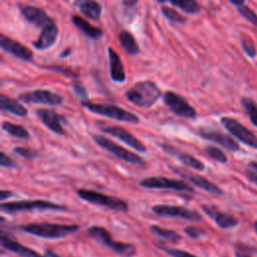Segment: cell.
Wrapping results in <instances>:
<instances>
[{
	"label": "cell",
	"mask_w": 257,
	"mask_h": 257,
	"mask_svg": "<svg viewBox=\"0 0 257 257\" xmlns=\"http://www.w3.org/2000/svg\"><path fill=\"white\" fill-rule=\"evenodd\" d=\"M162 96L159 86L152 80H142L135 83L124 92L127 101L139 107H151Z\"/></svg>",
	"instance_id": "obj_1"
},
{
	"label": "cell",
	"mask_w": 257,
	"mask_h": 257,
	"mask_svg": "<svg viewBox=\"0 0 257 257\" xmlns=\"http://www.w3.org/2000/svg\"><path fill=\"white\" fill-rule=\"evenodd\" d=\"M18 229L22 232L46 239L64 238L78 231L79 227L75 224H53V223H30L21 225Z\"/></svg>",
	"instance_id": "obj_2"
},
{
	"label": "cell",
	"mask_w": 257,
	"mask_h": 257,
	"mask_svg": "<svg viewBox=\"0 0 257 257\" xmlns=\"http://www.w3.org/2000/svg\"><path fill=\"white\" fill-rule=\"evenodd\" d=\"M88 235L95 241L101 243L115 254L122 257H134L137 253V249L133 244L115 241L111 238L109 232L100 226H91L87 230Z\"/></svg>",
	"instance_id": "obj_3"
},
{
	"label": "cell",
	"mask_w": 257,
	"mask_h": 257,
	"mask_svg": "<svg viewBox=\"0 0 257 257\" xmlns=\"http://www.w3.org/2000/svg\"><path fill=\"white\" fill-rule=\"evenodd\" d=\"M80 103L83 107H85L89 111L109 117V118H113L120 121L132 122V123H138L140 121V118L137 114L114 104L94 103L90 101H81Z\"/></svg>",
	"instance_id": "obj_4"
},
{
	"label": "cell",
	"mask_w": 257,
	"mask_h": 257,
	"mask_svg": "<svg viewBox=\"0 0 257 257\" xmlns=\"http://www.w3.org/2000/svg\"><path fill=\"white\" fill-rule=\"evenodd\" d=\"M76 195L81 198L82 200L98 205V206H103L106 207L110 210L114 211H120V212H126L128 210V204L123 201L122 199L108 196L93 190H88V189H78L76 190Z\"/></svg>",
	"instance_id": "obj_5"
},
{
	"label": "cell",
	"mask_w": 257,
	"mask_h": 257,
	"mask_svg": "<svg viewBox=\"0 0 257 257\" xmlns=\"http://www.w3.org/2000/svg\"><path fill=\"white\" fill-rule=\"evenodd\" d=\"M0 209L1 211L6 213H16V212L32 211V210L64 211L66 210V207L63 205L55 204L45 200H23V201L2 203L0 205Z\"/></svg>",
	"instance_id": "obj_6"
},
{
	"label": "cell",
	"mask_w": 257,
	"mask_h": 257,
	"mask_svg": "<svg viewBox=\"0 0 257 257\" xmlns=\"http://www.w3.org/2000/svg\"><path fill=\"white\" fill-rule=\"evenodd\" d=\"M92 140L98 147H100L101 149L107 151L114 157H116L128 164H132L135 166H144L145 165V161L142 157L124 149L121 146H118L117 144H115L114 142L110 141L109 139H107L103 136L93 135Z\"/></svg>",
	"instance_id": "obj_7"
},
{
	"label": "cell",
	"mask_w": 257,
	"mask_h": 257,
	"mask_svg": "<svg viewBox=\"0 0 257 257\" xmlns=\"http://www.w3.org/2000/svg\"><path fill=\"white\" fill-rule=\"evenodd\" d=\"M139 185L146 189H165L185 193H194L195 190L187 182L178 179H169L163 176L148 177L140 181Z\"/></svg>",
	"instance_id": "obj_8"
},
{
	"label": "cell",
	"mask_w": 257,
	"mask_h": 257,
	"mask_svg": "<svg viewBox=\"0 0 257 257\" xmlns=\"http://www.w3.org/2000/svg\"><path fill=\"white\" fill-rule=\"evenodd\" d=\"M152 211L157 216L163 217V218H179V219H184L189 221L202 220V216L197 211L191 210L183 206L159 204V205L153 206Z\"/></svg>",
	"instance_id": "obj_9"
},
{
	"label": "cell",
	"mask_w": 257,
	"mask_h": 257,
	"mask_svg": "<svg viewBox=\"0 0 257 257\" xmlns=\"http://www.w3.org/2000/svg\"><path fill=\"white\" fill-rule=\"evenodd\" d=\"M165 104L180 117L184 118H195L197 115L196 109L180 94L168 90L163 95Z\"/></svg>",
	"instance_id": "obj_10"
},
{
	"label": "cell",
	"mask_w": 257,
	"mask_h": 257,
	"mask_svg": "<svg viewBox=\"0 0 257 257\" xmlns=\"http://www.w3.org/2000/svg\"><path fill=\"white\" fill-rule=\"evenodd\" d=\"M220 122L237 140L247 145L248 147L257 150V137L238 120L232 117L223 116L221 117Z\"/></svg>",
	"instance_id": "obj_11"
},
{
	"label": "cell",
	"mask_w": 257,
	"mask_h": 257,
	"mask_svg": "<svg viewBox=\"0 0 257 257\" xmlns=\"http://www.w3.org/2000/svg\"><path fill=\"white\" fill-rule=\"evenodd\" d=\"M18 99L26 103H42L48 105H59L63 102V97L48 89H34L18 94Z\"/></svg>",
	"instance_id": "obj_12"
},
{
	"label": "cell",
	"mask_w": 257,
	"mask_h": 257,
	"mask_svg": "<svg viewBox=\"0 0 257 257\" xmlns=\"http://www.w3.org/2000/svg\"><path fill=\"white\" fill-rule=\"evenodd\" d=\"M99 130L105 134L115 137L116 139L120 140L121 142L128 145L130 147H132L133 149H135L136 151H138L140 153H145L147 151V147L139 139H137L134 135H132L128 131H126L125 128H123L121 126L100 123Z\"/></svg>",
	"instance_id": "obj_13"
},
{
	"label": "cell",
	"mask_w": 257,
	"mask_h": 257,
	"mask_svg": "<svg viewBox=\"0 0 257 257\" xmlns=\"http://www.w3.org/2000/svg\"><path fill=\"white\" fill-rule=\"evenodd\" d=\"M18 8L26 21L38 28H44L46 25L53 22V19L41 7L19 3Z\"/></svg>",
	"instance_id": "obj_14"
},
{
	"label": "cell",
	"mask_w": 257,
	"mask_h": 257,
	"mask_svg": "<svg viewBox=\"0 0 257 257\" xmlns=\"http://www.w3.org/2000/svg\"><path fill=\"white\" fill-rule=\"evenodd\" d=\"M172 171L181 177H184L186 180H188L190 183L195 185L198 188H201L205 190L206 192L213 194V195H222L223 191L214 183L210 182L209 180L205 179L204 177L194 174L192 172H189L186 169H181V168H176V167H171Z\"/></svg>",
	"instance_id": "obj_15"
},
{
	"label": "cell",
	"mask_w": 257,
	"mask_h": 257,
	"mask_svg": "<svg viewBox=\"0 0 257 257\" xmlns=\"http://www.w3.org/2000/svg\"><path fill=\"white\" fill-rule=\"evenodd\" d=\"M0 46L4 51L12 54L13 56L21 60L32 61L33 59V52L27 46L3 34H1L0 36Z\"/></svg>",
	"instance_id": "obj_16"
},
{
	"label": "cell",
	"mask_w": 257,
	"mask_h": 257,
	"mask_svg": "<svg viewBox=\"0 0 257 257\" xmlns=\"http://www.w3.org/2000/svg\"><path fill=\"white\" fill-rule=\"evenodd\" d=\"M198 135L202 139L216 143L231 152H237L240 149L239 145L231 137H229L228 135H226L220 131L200 127L198 130Z\"/></svg>",
	"instance_id": "obj_17"
},
{
	"label": "cell",
	"mask_w": 257,
	"mask_h": 257,
	"mask_svg": "<svg viewBox=\"0 0 257 257\" xmlns=\"http://www.w3.org/2000/svg\"><path fill=\"white\" fill-rule=\"evenodd\" d=\"M36 115L41 120V122L51 132L60 136L64 135V128L61 124L64 120L62 115L48 108H38L36 110Z\"/></svg>",
	"instance_id": "obj_18"
},
{
	"label": "cell",
	"mask_w": 257,
	"mask_h": 257,
	"mask_svg": "<svg viewBox=\"0 0 257 257\" xmlns=\"http://www.w3.org/2000/svg\"><path fill=\"white\" fill-rule=\"evenodd\" d=\"M202 210L204 211V213H206L209 217H211L215 221L218 227L222 229H232L236 227L239 223L238 219L235 218L233 215L219 211L214 206L203 205Z\"/></svg>",
	"instance_id": "obj_19"
},
{
	"label": "cell",
	"mask_w": 257,
	"mask_h": 257,
	"mask_svg": "<svg viewBox=\"0 0 257 257\" xmlns=\"http://www.w3.org/2000/svg\"><path fill=\"white\" fill-rule=\"evenodd\" d=\"M0 242H1L2 248L6 249L8 251H11L15 254H18L21 257H45V256L38 254L36 251L22 245L18 241L12 239L9 235L5 234L3 231L1 232Z\"/></svg>",
	"instance_id": "obj_20"
},
{
	"label": "cell",
	"mask_w": 257,
	"mask_h": 257,
	"mask_svg": "<svg viewBox=\"0 0 257 257\" xmlns=\"http://www.w3.org/2000/svg\"><path fill=\"white\" fill-rule=\"evenodd\" d=\"M58 36V27L53 22L42 28L38 38L32 42V45L39 50H44L51 47Z\"/></svg>",
	"instance_id": "obj_21"
},
{
	"label": "cell",
	"mask_w": 257,
	"mask_h": 257,
	"mask_svg": "<svg viewBox=\"0 0 257 257\" xmlns=\"http://www.w3.org/2000/svg\"><path fill=\"white\" fill-rule=\"evenodd\" d=\"M109 61V74L114 82H123L125 80V71L122 61L117 52L112 47L107 48Z\"/></svg>",
	"instance_id": "obj_22"
},
{
	"label": "cell",
	"mask_w": 257,
	"mask_h": 257,
	"mask_svg": "<svg viewBox=\"0 0 257 257\" xmlns=\"http://www.w3.org/2000/svg\"><path fill=\"white\" fill-rule=\"evenodd\" d=\"M160 147L169 155H172L176 158L179 159V161L185 165L188 168L197 170V171H203L205 169V165L204 163H202L200 160H198L197 158L187 154V153H181L178 152L175 148L171 147L170 145H160Z\"/></svg>",
	"instance_id": "obj_23"
},
{
	"label": "cell",
	"mask_w": 257,
	"mask_h": 257,
	"mask_svg": "<svg viewBox=\"0 0 257 257\" xmlns=\"http://www.w3.org/2000/svg\"><path fill=\"white\" fill-rule=\"evenodd\" d=\"M0 107L2 110L20 117H24L28 114V109L23 104L3 93L0 94Z\"/></svg>",
	"instance_id": "obj_24"
},
{
	"label": "cell",
	"mask_w": 257,
	"mask_h": 257,
	"mask_svg": "<svg viewBox=\"0 0 257 257\" xmlns=\"http://www.w3.org/2000/svg\"><path fill=\"white\" fill-rule=\"evenodd\" d=\"M71 21L85 36H87L89 38H92V39L96 40V39L101 38L102 35H103V32L100 28L91 25L88 21H86L81 16L73 15L71 17Z\"/></svg>",
	"instance_id": "obj_25"
},
{
	"label": "cell",
	"mask_w": 257,
	"mask_h": 257,
	"mask_svg": "<svg viewBox=\"0 0 257 257\" xmlns=\"http://www.w3.org/2000/svg\"><path fill=\"white\" fill-rule=\"evenodd\" d=\"M75 5H78V8L80 12L87 18L96 20L100 17L102 12L101 5L96 1L91 0H84V1H78L74 3Z\"/></svg>",
	"instance_id": "obj_26"
},
{
	"label": "cell",
	"mask_w": 257,
	"mask_h": 257,
	"mask_svg": "<svg viewBox=\"0 0 257 257\" xmlns=\"http://www.w3.org/2000/svg\"><path fill=\"white\" fill-rule=\"evenodd\" d=\"M118 42H119L120 46L122 47V49L127 54L137 55L140 52V48L136 41V38L134 37V35L131 32H128L126 30H122L121 32H119Z\"/></svg>",
	"instance_id": "obj_27"
},
{
	"label": "cell",
	"mask_w": 257,
	"mask_h": 257,
	"mask_svg": "<svg viewBox=\"0 0 257 257\" xmlns=\"http://www.w3.org/2000/svg\"><path fill=\"white\" fill-rule=\"evenodd\" d=\"M1 126H2V130L5 133H7L8 135H10L14 138L21 139V140H28L30 138V135H29L28 131L20 124L13 123V122H10V121L6 120V121L2 122Z\"/></svg>",
	"instance_id": "obj_28"
},
{
	"label": "cell",
	"mask_w": 257,
	"mask_h": 257,
	"mask_svg": "<svg viewBox=\"0 0 257 257\" xmlns=\"http://www.w3.org/2000/svg\"><path fill=\"white\" fill-rule=\"evenodd\" d=\"M150 230L153 234L171 242V243H178L181 241L182 237L180 234H178L176 231L171 230V229H166V228H162L158 225H152L150 227Z\"/></svg>",
	"instance_id": "obj_29"
},
{
	"label": "cell",
	"mask_w": 257,
	"mask_h": 257,
	"mask_svg": "<svg viewBox=\"0 0 257 257\" xmlns=\"http://www.w3.org/2000/svg\"><path fill=\"white\" fill-rule=\"evenodd\" d=\"M170 4L176 6L188 14H197L201 11L200 4L195 0H181V1H170Z\"/></svg>",
	"instance_id": "obj_30"
},
{
	"label": "cell",
	"mask_w": 257,
	"mask_h": 257,
	"mask_svg": "<svg viewBox=\"0 0 257 257\" xmlns=\"http://www.w3.org/2000/svg\"><path fill=\"white\" fill-rule=\"evenodd\" d=\"M241 103L243 104L244 108L246 109L247 114L250 118V121L255 126H257V103L249 97H243L241 99Z\"/></svg>",
	"instance_id": "obj_31"
},
{
	"label": "cell",
	"mask_w": 257,
	"mask_h": 257,
	"mask_svg": "<svg viewBox=\"0 0 257 257\" xmlns=\"http://www.w3.org/2000/svg\"><path fill=\"white\" fill-rule=\"evenodd\" d=\"M161 12L162 14L169 19L172 22H176V23H185L186 22V17H184L182 14H180L177 10H175L172 7L169 6H162L161 7Z\"/></svg>",
	"instance_id": "obj_32"
},
{
	"label": "cell",
	"mask_w": 257,
	"mask_h": 257,
	"mask_svg": "<svg viewBox=\"0 0 257 257\" xmlns=\"http://www.w3.org/2000/svg\"><path fill=\"white\" fill-rule=\"evenodd\" d=\"M156 246L159 249L166 252L167 254H169L170 256H172V257H197L196 255H194L192 253H189L187 251H184V250H181V249H176V248H171V247L165 246L164 244L156 243Z\"/></svg>",
	"instance_id": "obj_33"
},
{
	"label": "cell",
	"mask_w": 257,
	"mask_h": 257,
	"mask_svg": "<svg viewBox=\"0 0 257 257\" xmlns=\"http://www.w3.org/2000/svg\"><path fill=\"white\" fill-rule=\"evenodd\" d=\"M205 150H206L207 154L209 155V157H211L213 160H215L219 163H222V164L227 163L228 158L225 155V153H223L220 149L213 147V146H209V147H206Z\"/></svg>",
	"instance_id": "obj_34"
},
{
	"label": "cell",
	"mask_w": 257,
	"mask_h": 257,
	"mask_svg": "<svg viewBox=\"0 0 257 257\" xmlns=\"http://www.w3.org/2000/svg\"><path fill=\"white\" fill-rule=\"evenodd\" d=\"M12 151L16 155H18L21 158H24L26 160H33L39 156V154L35 150L30 149V148H25V147H15L12 149Z\"/></svg>",
	"instance_id": "obj_35"
},
{
	"label": "cell",
	"mask_w": 257,
	"mask_h": 257,
	"mask_svg": "<svg viewBox=\"0 0 257 257\" xmlns=\"http://www.w3.org/2000/svg\"><path fill=\"white\" fill-rule=\"evenodd\" d=\"M71 87H72V90L75 93V95L77 97H79L81 99V101H87V99H88V92H87L86 88L83 86V84L80 81L73 80L72 83H71Z\"/></svg>",
	"instance_id": "obj_36"
},
{
	"label": "cell",
	"mask_w": 257,
	"mask_h": 257,
	"mask_svg": "<svg viewBox=\"0 0 257 257\" xmlns=\"http://www.w3.org/2000/svg\"><path fill=\"white\" fill-rule=\"evenodd\" d=\"M238 11L239 13L245 18L247 19L251 24H253L254 26L257 27V14L252 11L248 6L243 5L241 7H238Z\"/></svg>",
	"instance_id": "obj_37"
},
{
	"label": "cell",
	"mask_w": 257,
	"mask_h": 257,
	"mask_svg": "<svg viewBox=\"0 0 257 257\" xmlns=\"http://www.w3.org/2000/svg\"><path fill=\"white\" fill-rule=\"evenodd\" d=\"M241 44H242V47H243L245 53H246L249 57L253 58V57L256 56L257 51H256L255 45H254L253 41L251 40V38H249V37H244V38L241 40Z\"/></svg>",
	"instance_id": "obj_38"
},
{
	"label": "cell",
	"mask_w": 257,
	"mask_h": 257,
	"mask_svg": "<svg viewBox=\"0 0 257 257\" xmlns=\"http://www.w3.org/2000/svg\"><path fill=\"white\" fill-rule=\"evenodd\" d=\"M184 232L186 235H188L190 238H194V239H197V238H201L203 236L206 235V232L205 230H203L202 228H198V227H195V226H188L184 229Z\"/></svg>",
	"instance_id": "obj_39"
},
{
	"label": "cell",
	"mask_w": 257,
	"mask_h": 257,
	"mask_svg": "<svg viewBox=\"0 0 257 257\" xmlns=\"http://www.w3.org/2000/svg\"><path fill=\"white\" fill-rule=\"evenodd\" d=\"M44 68L46 69H50V70H53L55 72H58V73H62L64 74L65 76H68V77H77L78 74L76 72H74L73 70L69 69V68H66V67H61V66H56V65H52V66H43Z\"/></svg>",
	"instance_id": "obj_40"
},
{
	"label": "cell",
	"mask_w": 257,
	"mask_h": 257,
	"mask_svg": "<svg viewBox=\"0 0 257 257\" xmlns=\"http://www.w3.org/2000/svg\"><path fill=\"white\" fill-rule=\"evenodd\" d=\"M246 175L251 182L257 185V162H250L248 164Z\"/></svg>",
	"instance_id": "obj_41"
},
{
	"label": "cell",
	"mask_w": 257,
	"mask_h": 257,
	"mask_svg": "<svg viewBox=\"0 0 257 257\" xmlns=\"http://www.w3.org/2000/svg\"><path fill=\"white\" fill-rule=\"evenodd\" d=\"M0 166L2 168L7 169H13L16 167V163L13 159H11L8 155H6L4 152L0 153Z\"/></svg>",
	"instance_id": "obj_42"
},
{
	"label": "cell",
	"mask_w": 257,
	"mask_h": 257,
	"mask_svg": "<svg viewBox=\"0 0 257 257\" xmlns=\"http://www.w3.org/2000/svg\"><path fill=\"white\" fill-rule=\"evenodd\" d=\"M13 196V193L9 190H1L0 191V201L3 203V201H5L6 199L10 198Z\"/></svg>",
	"instance_id": "obj_43"
},
{
	"label": "cell",
	"mask_w": 257,
	"mask_h": 257,
	"mask_svg": "<svg viewBox=\"0 0 257 257\" xmlns=\"http://www.w3.org/2000/svg\"><path fill=\"white\" fill-rule=\"evenodd\" d=\"M44 253H45V254H44L45 257H61V256H59L57 253H55L54 251H52L51 249H46Z\"/></svg>",
	"instance_id": "obj_44"
},
{
	"label": "cell",
	"mask_w": 257,
	"mask_h": 257,
	"mask_svg": "<svg viewBox=\"0 0 257 257\" xmlns=\"http://www.w3.org/2000/svg\"><path fill=\"white\" fill-rule=\"evenodd\" d=\"M136 4H138V0H125V1H122V5H124L126 7H133Z\"/></svg>",
	"instance_id": "obj_45"
},
{
	"label": "cell",
	"mask_w": 257,
	"mask_h": 257,
	"mask_svg": "<svg viewBox=\"0 0 257 257\" xmlns=\"http://www.w3.org/2000/svg\"><path fill=\"white\" fill-rule=\"evenodd\" d=\"M71 53V48H66V49H64L61 53H60V57L61 58H63V57H67L69 54Z\"/></svg>",
	"instance_id": "obj_46"
},
{
	"label": "cell",
	"mask_w": 257,
	"mask_h": 257,
	"mask_svg": "<svg viewBox=\"0 0 257 257\" xmlns=\"http://www.w3.org/2000/svg\"><path fill=\"white\" fill-rule=\"evenodd\" d=\"M230 3L233 4V5H235L237 8H238V7H241V6H243V5H245V2H244V1H234V0H230Z\"/></svg>",
	"instance_id": "obj_47"
},
{
	"label": "cell",
	"mask_w": 257,
	"mask_h": 257,
	"mask_svg": "<svg viewBox=\"0 0 257 257\" xmlns=\"http://www.w3.org/2000/svg\"><path fill=\"white\" fill-rule=\"evenodd\" d=\"M235 257H251V256H249L246 253H243V252H240V251H236L235 252Z\"/></svg>",
	"instance_id": "obj_48"
},
{
	"label": "cell",
	"mask_w": 257,
	"mask_h": 257,
	"mask_svg": "<svg viewBox=\"0 0 257 257\" xmlns=\"http://www.w3.org/2000/svg\"><path fill=\"white\" fill-rule=\"evenodd\" d=\"M253 227H254V230H255V232H256V234H257V221L253 224Z\"/></svg>",
	"instance_id": "obj_49"
}]
</instances>
